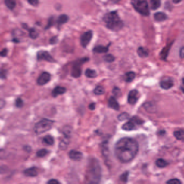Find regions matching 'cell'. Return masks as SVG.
<instances>
[{
	"label": "cell",
	"instance_id": "obj_24",
	"mask_svg": "<svg viewBox=\"0 0 184 184\" xmlns=\"http://www.w3.org/2000/svg\"><path fill=\"white\" fill-rule=\"evenodd\" d=\"M151 8L153 10H156L160 7L161 0H150Z\"/></svg>",
	"mask_w": 184,
	"mask_h": 184
},
{
	"label": "cell",
	"instance_id": "obj_2",
	"mask_svg": "<svg viewBox=\"0 0 184 184\" xmlns=\"http://www.w3.org/2000/svg\"><path fill=\"white\" fill-rule=\"evenodd\" d=\"M101 178V168L96 158L89 160L84 178V184H100Z\"/></svg>",
	"mask_w": 184,
	"mask_h": 184
},
{
	"label": "cell",
	"instance_id": "obj_11",
	"mask_svg": "<svg viewBox=\"0 0 184 184\" xmlns=\"http://www.w3.org/2000/svg\"><path fill=\"white\" fill-rule=\"evenodd\" d=\"M173 80L170 78H165L160 82V86L164 90H169L173 86Z\"/></svg>",
	"mask_w": 184,
	"mask_h": 184
},
{
	"label": "cell",
	"instance_id": "obj_33",
	"mask_svg": "<svg viewBox=\"0 0 184 184\" xmlns=\"http://www.w3.org/2000/svg\"><path fill=\"white\" fill-rule=\"evenodd\" d=\"M15 105L16 107H22L24 105L23 101L20 97H18V98L16 99Z\"/></svg>",
	"mask_w": 184,
	"mask_h": 184
},
{
	"label": "cell",
	"instance_id": "obj_8",
	"mask_svg": "<svg viewBox=\"0 0 184 184\" xmlns=\"http://www.w3.org/2000/svg\"><path fill=\"white\" fill-rule=\"evenodd\" d=\"M37 59L38 60H45L50 63L56 62V60L48 51L43 50H41L37 53Z\"/></svg>",
	"mask_w": 184,
	"mask_h": 184
},
{
	"label": "cell",
	"instance_id": "obj_18",
	"mask_svg": "<svg viewBox=\"0 0 184 184\" xmlns=\"http://www.w3.org/2000/svg\"><path fill=\"white\" fill-rule=\"evenodd\" d=\"M109 46H104L102 45H98L96 46L93 48V51L96 53L98 54H101V53H106L108 51H109Z\"/></svg>",
	"mask_w": 184,
	"mask_h": 184
},
{
	"label": "cell",
	"instance_id": "obj_30",
	"mask_svg": "<svg viewBox=\"0 0 184 184\" xmlns=\"http://www.w3.org/2000/svg\"><path fill=\"white\" fill-rule=\"evenodd\" d=\"M103 59L107 63H112L115 60L114 57L111 54H108L103 57Z\"/></svg>",
	"mask_w": 184,
	"mask_h": 184
},
{
	"label": "cell",
	"instance_id": "obj_1",
	"mask_svg": "<svg viewBox=\"0 0 184 184\" xmlns=\"http://www.w3.org/2000/svg\"><path fill=\"white\" fill-rule=\"evenodd\" d=\"M139 146L133 138L124 137L117 141L114 146V153L119 161L127 163L132 161L137 155Z\"/></svg>",
	"mask_w": 184,
	"mask_h": 184
},
{
	"label": "cell",
	"instance_id": "obj_22",
	"mask_svg": "<svg viewBox=\"0 0 184 184\" xmlns=\"http://www.w3.org/2000/svg\"><path fill=\"white\" fill-rule=\"evenodd\" d=\"M85 75L86 77L88 78H95L97 76V74L95 70L88 69H86L85 72Z\"/></svg>",
	"mask_w": 184,
	"mask_h": 184
},
{
	"label": "cell",
	"instance_id": "obj_39",
	"mask_svg": "<svg viewBox=\"0 0 184 184\" xmlns=\"http://www.w3.org/2000/svg\"><path fill=\"white\" fill-rule=\"evenodd\" d=\"M48 184H61L58 180L56 179H50L49 181L48 182Z\"/></svg>",
	"mask_w": 184,
	"mask_h": 184
},
{
	"label": "cell",
	"instance_id": "obj_5",
	"mask_svg": "<svg viewBox=\"0 0 184 184\" xmlns=\"http://www.w3.org/2000/svg\"><path fill=\"white\" fill-rule=\"evenodd\" d=\"M131 5L141 15L145 16L150 15L149 7L146 0H131Z\"/></svg>",
	"mask_w": 184,
	"mask_h": 184
},
{
	"label": "cell",
	"instance_id": "obj_48",
	"mask_svg": "<svg viewBox=\"0 0 184 184\" xmlns=\"http://www.w3.org/2000/svg\"><path fill=\"white\" fill-rule=\"evenodd\" d=\"M182 83H183V84H184V78L182 79Z\"/></svg>",
	"mask_w": 184,
	"mask_h": 184
},
{
	"label": "cell",
	"instance_id": "obj_46",
	"mask_svg": "<svg viewBox=\"0 0 184 184\" xmlns=\"http://www.w3.org/2000/svg\"><path fill=\"white\" fill-rule=\"evenodd\" d=\"M111 1L112 2L114 3H117L119 1H120V0H111Z\"/></svg>",
	"mask_w": 184,
	"mask_h": 184
},
{
	"label": "cell",
	"instance_id": "obj_32",
	"mask_svg": "<svg viewBox=\"0 0 184 184\" xmlns=\"http://www.w3.org/2000/svg\"><path fill=\"white\" fill-rule=\"evenodd\" d=\"M130 117V115L127 113V112H123L122 114H120V115H118V119L120 121H123L127 120V118H129Z\"/></svg>",
	"mask_w": 184,
	"mask_h": 184
},
{
	"label": "cell",
	"instance_id": "obj_19",
	"mask_svg": "<svg viewBox=\"0 0 184 184\" xmlns=\"http://www.w3.org/2000/svg\"><path fill=\"white\" fill-rule=\"evenodd\" d=\"M137 53L140 58H146L148 56L149 54L148 50L143 47H139L138 49Z\"/></svg>",
	"mask_w": 184,
	"mask_h": 184
},
{
	"label": "cell",
	"instance_id": "obj_43",
	"mask_svg": "<svg viewBox=\"0 0 184 184\" xmlns=\"http://www.w3.org/2000/svg\"><path fill=\"white\" fill-rule=\"evenodd\" d=\"M180 57L182 58H184V46L182 47L180 50Z\"/></svg>",
	"mask_w": 184,
	"mask_h": 184
},
{
	"label": "cell",
	"instance_id": "obj_44",
	"mask_svg": "<svg viewBox=\"0 0 184 184\" xmlns=\"http://www.w3.org/2000/svg\"><path fill=\"white\" fill-rule=\"evenodd\" d=\"M5 70H1V78L2 79L5 78V77H6V73H5Z\"/></svg>",
	"mask_w": 184,
	"mask_h": 184
},
{
	"label": "cell",
	"instance_id": "obj_23",
	"mask_svg": "<svg viewBox=\"0 0 184 184\" xmlns=\"http://www.w3.org/2000/svg\"><path fill=\"white\" fill-rule=\"evenodd\" d=\"M43 141L44 143L47 144L49 146H52L54 143V139L51 135H47L44 136L43 139Z\"/></svg>",
	"mask_w": 184,
	"mask_h": 184
},
{
	"label": "cell",
	"instance_id": "obj_37",
	"mask_svg": "<svg viewBox=\"0 0 184 184\" xmlns=\"http://www.w3.org/2000/svg\"><path fill=\"white\" fill-rule=\"evenodd\" d=\"M128 176H129V172H126L121 175L120 179L123 182H126L128 179Z\"/></svg>",
	"mask_w": 184,
	"mask_h": 184
},
{
	"label": "cell",
	"instance_id": "obj_14",
	"mask_svg": "<svg viewBox=\"0 0 184 184\" xmlns=\"http://www.w3.org/2000/svg\"><path fill=\"white\" fill-rule=\"evenodd\" d=\"M108 106L110 108L115 110H119L120 107L116 99L114 97H111L108 100Z\"/></svg>",
	"mask_w": 184,
	"mask_h": 184
},
{
	"label": "cell",
	"instance_id": "obj_10",
	"mask_svg": "<svg viewBox=\"0 0 184 184\" xmlns=\"http://www.w3.org/2000/svg\"><path fill=\"white\" fill-rule=\"evenodd\" d=\"M51 74L47 72H44L39 75L37 80V84L39 86L47 84L51 80Z\"/></svg>",
	"mask_w": 184,
	"mask_h": 184
},
{
	"label": "cell",
	"instance_id": "obj_17",
	"mask_svg": "<svg viewBox=\"0 0 184 184\" xmlns=\"http://www.w3.org/2000/svg\"><path fill=\"white\" fill-rule=\"evenodd\" d=\"M154 20L157 22H163L166 20L167 17L166 14L163 12H158L154 14Z\"/></svg>",
	"mask_w": 184,
	"mask_h": 184
},
{
	"label": "cell",
	"instance_id": "obj_35",
	"mask_svg": "<svg viewBox=\"0 0 184 184\" xmlns=\"http://www.w3.org/2000/svg\"><path fill=\"white\" fill-rule=\"evenodd\" d=\"M112 93L116 97H119L121 95V90L118 87H114L112 90Z\"/></svg>",
	"mask_w": 184,
	"mask_h": 184
},
{
	"label": "cell",
	"instance_id": "obj_7",
	"mask_svg": "<svg viewBox=\"0 0 184 184\" xmlns=\"http://www.w3.org/2000/svg\"><path fill=\"white\" fill-rule=\"evenodd\" d=\"M88 60H89L88 58L86 57L82 59H78L73 63L71 69L72 77L76 78L80 77L82 74V65Z\"/></svg>",
	"mask_w": 184,
	"mask_h": 184
},
{
	"label": "cell",
	"instance_id": "obj_9",
	"mask_svg": "<svg viewBox=\"0 0 184 184\" xmlns=\"http://www.w3.org/2000/svg\"><path fill=\"white\" fill-rule=\"evenodd\" d=\"M92 32L91 31H88L83 33L80 37V44L83 48H86L88 45L90 41L92 38Z\"/></svg>",
	"mask_w": 184,
	"mask_h": 184
},
{
	"label": "cell",
	"instance_id": "obj_6",
	"mask_svg": "<svg viewBox=\"0 0 184 184\" xmlns=\"http://www.w3.org/2000/svg\"><path fill=\"white\" fill-rule=\"evenodd\" d=\"M143 123L144 121L141 118L137 116H134L123 125L122 129L125 131L133 130L136 129L137 125H140Z\"/></svg>",
	"mask_w": 184,
	"mask_h": 184
},
{
	"label": "cell",
	"instance_id": "obj_27",
	"mask_svg": "<svg viewBox=\"0 0 184 184\" xmlns=\"http://www.w3.org/2000/svg\"><path fill=\"white\" fill-rule=\"evenodd\" d=\"M156 164L157 166L159 168H164L167 165V162L163 159H158L156 161Z\"/></svg>",
	"mask_w": 184,
	"mask_h": 184
},
{
	"label": "cell",
	"instance_id": "obj_47",
	"mask_svg": "<svg viewBox=\"0 0 184 184\" xmlns=\"http://www.w3.org/2000/svg\"><path fill=\"white\" fill-rule=\"evenodd\" d=\"M182 90L183 93H184V88H183V87H182Z\"/></svg>",
	"mask_w": 184,
	"mask_h": 184
},
{
	"label": "cell",
	"instance_id": "obj_29",
	"mask_svg": "<svg viewBox=\"0 0 184 184\" xmlns=\"http://www.w3.org/2000/svg\"><path fill=\"white\" fill-rule=\"evenodd\" d=\"M39 36V33L35 29H31L29 30V37L33 39L37 38Z\"/></svg>",
	"mask_w": 184,
	"mask_h": 184
},
{
	"label": "cell",
	"instance_id": "obj_20",
	"mask_svg": "<svg viewBox=\"0 0 184 184\" xmlns=\"http://www.w3.org/2000/svg\"><path fill=\"white\" fill-rule=\"evenodd\" d=\"M174 136L179 141L184 142V130H179L174 132Z\"/></svg>",
	"mask_w": 184,
	"mask_h": 184
},
{
	"label": "cell",
	"instance_id": "obj_15",
	"mask_svg": "<svg viewBox=\"0 0 184 184\" xmlns=\"http://www.w3.org/2000/svg\"><path fill=\"white\" fill-rule=\"evenodd\" d=\"M67 91V89L65 87L62 86H56L54 90H52V95L54 97H57L60 95L64 94Z\"/></svg>",
	"mask_w": 184,
	"mask_h": 184
},
{
	"label": "cell",
	"instance_id": "obj_38",
	"mask_svg": "<svg viewBox=\"0 0 184 184\" xmlns=\"http://www.w3.org/2000/svg\"><path fill=\"white\" fill-rule=\"evenodd\" d=\"M29 4L33 6H37L39 5V0H27Z\"/></svg>",
	"mask_w": 184,
	"mask_h": 184
},
{
	"label": "cell",
	"instance_id": "obj_34",
	"mask_svg": "<svg viewBox=\"0 0 184 184\" xmlns=\"http://www.w3.org/2000/svg\"><path fill=\"white\" fill-rule=\"evenodd\" d=\"M167 184H182V182L178 179L174 178L169 180L167 182Z\"/></svg>",
	"mask_w": 184,
	"mask_h": 184
},
{
	"label": "cell",
	"instance_id": "obj_40",
	"mask_svg": "<svg viewBox=\"0 0 184 184\" xmlns=\"http://www.w3.org/2000/svg\"><path fill=\"white\" fill-rule=\"evenodd\" d=\"M7 54H8V50L7 49H3L1 52V56L5 57L7 55Z\"/></svg>",
	"mask_w": 184,
	"mask_h": 184
},
{
	"label": "cell",
	"instance_id": "obj_12",
	"mask_svg": "<svg viewBox=\"0 0 184 184\" xmlns=\"http://www.w3.org/2000/svg\"><path fill=\"white\" fill-rule=\"evenodd\" d=\"M138 99V92L137 90H131L129 95H128V98L127 101L129 103L130 105H135L136 102H137Z\"/></svg>",
	"mask_w": 184,
	"mask_h": 184
},
{
	"label": "cell",
	"instance_id": "obj_45",
	"mask_svg": "<svg viewBox=\"0 0 184 184\" xmlns=\"http://www.w3.org/2000/svg\"><path fill=\"white\" fill-rule=\"evenodd\" d=\"M182 0H172L173 2L175 4H177V3H179L182 1Z\"/></svg>",
	"mask_w": 184,
	"mask_h": 184
},
{
	"label": "cell",
	"instance_id": "obj_3",
	"mask_svg": "<svg viewBox=\"0 0 184 184\" xmlns=\"http://www.w3.org/2000/svg\"><path fill=\"white\" fill-rule=\"evenodd\" d=\"M104 22L106 23L108 28L114 31H118L122 29L124 26V23L120 18L117 13L112 11L107 13L103 17Z\"/></svg>",
	"mask_w": 184,
	"mask_h": 184
},
{
	"label": "cell",
	"instance_id": "obj_42",
	"mask_svg": "<svg viewBox=\"0 0 184 184\" xmlns=\"http://www.w3.org/2000/svg\"><path fill=\"white\" fill-rule=\"evenodd\" d=\"M57 37H52L50 39V43L51 44H52V45H54L57 42Z\"/></svg>",
	"mask_w": 184,
	"mask_h": 184
},
{
	"label": "cell",
	"instance_id": "obj_13",
	"mask_svg": "<svg viewBox=\"0 0 184 184\" xmlns=\"http://www.w3.org/2000/svg\"><path fill=\"white\" fill-rule=\"evenodd\" d=\"M69 156L70 158L72 160L75 161H78L81 160V159L82 158L83 154L80 151L72 150L69 152Z\"/></svg>",
	"mask_w": 184,
	"mask_h": 184
},
{
	"label": "cell",
	"instance_id": "obj_4",
	"mask_svg": "<svg viewBox=\"0 0 184 184\" xmlns=\"http://www.w3.org/2000/svg\"><path fill=\"white\" fill-rule=\"evenodd\" d=\"M54 123V121L48 118H43L35 124L34 127L35 133L37 135H41L45 133L51 129Z\"/></svg>",
	"mask_w": 184,
	"mask_h": 184
},
{
	"label": "cell",
	"instance_id": "obj_16",
	"mask_svg": "<svg viewBox=\"0 0 184 184\" xmlns=\"http://www.w3.org/2000/svg\"><path fill=\"white\" fill-rule=\"evenodd\" d=\"M24 174L27 176L29 177H35L38 174V171L36 167H31L26 169L24 171Z\"/></svg>",
	"mask_w": 184,
	"mask_h": 184
},
{
	"label": "cell",
	"instance_id": "obj_21",
	"mask_svg": "<svg viewBox=\"0 0 184 184\" xmlns=\"http://www.w3.org/2000/svg\"><path fill=\"white\" fill-rule=\"evenodd\" d=\"M136 77V74L133 72H128L125 75V80L127 82H132Z\"/></svg>",
	"mask_w": 184,
	"mask_h": 184
},
{
	"label": "cell",
	"instance_id": "obj_41",
	"mask_svg": "<svg viewBox=\"0 0 184 184\" xmlns=\"http://www.w3.org/2000/svg\"><path fill=\"white\" fill-rule=\"evenodd\" d=\"M89 108L91 110H93L96 108V103L95 102H92L89 105Z\"/></svg>",
	"mask_w": 184,
	"mask_h": 184
},
{
	"label": "cell",
	"instance_id": "obj_31",
	"mask_svg": "<svg viewBox=\"0 0 184 184\" xmlns=\"http://www.w3.org/2000/svg\"><path fill=\"white\" fill-rule=\"evenodd\" d=\"M48 153V151L47 149H42L37 152L36 155L37 157L41 158V157H43L44 156H46Z\"/></svg>",
	"mask_w": 184,
	"mask_h": 184
},
{
	"label": "cell",
	"instance_id": "obj_26",
	"mask_svg": "<svg viewBox=\"0 0 184 184\" xmlns=\"http://www.w3.org/2000/svg\"><path fill=\"white\" fill-rule=\"evenodd\" d=\"M68 20H69V17L67 15L63 14L59 16L57 20V23L58 25H62L67 23Z\"/></svg>",
	"mask_w": 184,
	"mask_h": 184
},
{
	"label": "cell",
	"instance_id": "obj_25",
	"mask_svg": "<svg viewBox=\"0 0 184 184\" xmlns=\"http://www.w3.org/2000/svg\"><path fill=\"white\" fill-rule=\"evenodd\" d=\"M5 3L7 7L11 9H14L16 5L15 0H5Z\"/></svg>",
	"mask_w": 184,
	"mask_h": 184
},
{
	"label": "cell",
	"instance_id": "obj_36",
	"mask_svg": "<svg viewBox=\"0 0 184 184\" xmlns=\"http://www.w3.org/2000/svg\"><path fill=\"white\" fill-rule=\"evenodd\" d=\"M169 49H170L169 46H167L163 49V50L161 52V57L163 58H165L166 57H167V56L169 53Z\"/></svg>",
	"mask_w": 184,
	"mask_h": 184
},
{
	"label": "cell",
	"instance_id": "obj_28",
	"mask_svg": "<svg viewBox=\"0 0 184 184\" xmlns=\"http://www.w3.org/2000/svg\"><path fill=\"white\" fill-rule=\"evenodd\" d=\"M93 92L97 95H101L104 94L105 93V90L103 86H98L95 88Z\"/></svg>",
	"mask_w": 184,
	"mask_h": 184
}]
</instances>
